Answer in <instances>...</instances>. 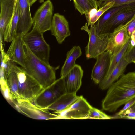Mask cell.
Returning <instances> with one entry per match:
<instances>
[{"instance_id": "8992f818", "label": "cell", "mask_w": 135, "mask_h": 135, "mask_svg": "<svg viewBox=\"0 0 135 135\" xmlns=\"http://www.w3.org/2000/svg\"><path fill=\"white\" fill-rule=\"evenodd\" d=\"M65 93L63 79L60 78L44 89L32 103L39 107L45 109Z\"/></svg>"}, {"instance_id": "5b68a950", "label": "cell", "mask_w": 135, "mask_h": 135, "mask_svg": "<svg viewBox=\"0 0 135 135\" xmlns=\"http://www.w3.org/2000/svg\"><path fill=\"white\" fill-rule=\"evenodd\" d=\"M43 33L34 29L24 36L25 44L35 56L47 63H49L50 45L45 40Z\"/></svg>"}, {"instance_id": "52a82bcc", "label": "cell", "mask_w": 135, "mask_h": 135, "mask_svg": "<svg viewBox=\"0 0 135 135\" xmlns=\"http://www.w3.org/2000/svg\"><path fill=\"white\" fill-rule=\"evenodd\" d=\"M13 104L19 112L31 118L37 120L58 119L57 114L39 107L30 101L21 99L15 101Z\"/></svg>"}, {"instance_id": "603a6c76", "label": "cell", "mask_w": 135, "mask_h": 135, "mask_svg": "<svg viewBox=\"0 0 135 135\" xmlns=\"http://www.w3.org/2000/svg\"><path fill=\"white\" fill-rule=\"evenodd\" d=\"M12 63L7 73L6 81L13 99L17 101L21 99L18 92L17 77L16 72L12 68Z\"/></svg>"}, {"instance_id": "3957f363", "label": "cell", "mask_w": 135, "mask_h": 135, "mask_svg": "<svg viewBox=\"0 0 135 135\" xmlns=\"http://www.w3.org/2000/svg\"><path fill=\"white\" fill-rule=\"evenodd\" d=\"M11 67L17 75L18 92L20 99L32 103L35 98L44 89L22 67L18 66L15 62H13Z\"/></svg>"}, {"instance_id": "e0dca14e", "label": "cell", "mask_w": 135, "mask_h": 135, "mask_svg": "<svg viewBox=\"0 0 135 135\" xmlns=\"http://www.w3.org/2000/svg\"><path fill=\"white\" fill-rule=\"evenodd\" d=\"M23 37L16 36L6 53L11 60L17 63L22 68L24 67L25 57Z\"/></svg>"}, {"instance_id": "30bf717a", "label": "cell", "mask_w": 135, "mask_h": 135, "mask_svg": "<svg viewBox=\"0 0 135 135\" xmlns=\"http://www.w3.org/2000/svg\"><path fill=\"white\" fill-rule=\"evenodd\" d=\"M130 20L125 23L117 27L112 32L110 33L107 51H109L112 54H115L129 40L130 36L128 34L127 28L130 23Z\"/></svg>"}, {"instance_id": "d6a6232c", "label": "cell", "mask_w": 135, "mask_h": 135, "mask_svg": "<svg viewBox=\"0 0 135 135\" xmlns=\"http://www.w3.org/2000/svg\"><path fill=\"white\" fill-rule=\"evenodd\" d=\"M95 6H97V1H95V0H90Z\"/></svg>"}, {"instance_id": "8fae6325", "label": "cell", "mask_w": 135, "mask_h": 135, "mask_svg": "<svg viewBox=\"0 0 135 135\" xmlns=\"http://www.w3.org/2000/svg\"><path fill=\"white\" fill-rule=\"evenodd\" d=\"M19 19L16 36L23 37L29 31L33 25L29 0H18Z\"/></svg>"}, {"instance_id": "4316f807", "label": "cell", "mask_w": 135, "mask_h": 135, "mask_svg": "<svg viewBox=\"0 0 135 135\" xmlns=\"http://www.w3.org/2000/svg\"><path fill=\"white\" fill-rule=\"evenodd\" d=\"M110 2H114L113 7H115L135 3V0H99L97 1L98 9Z\"/></svg>"}, {"instance_id": "ba28073f", "label": "cell", "mask_w": 135, "mask_h": 135, "mask_svg": "<svg viewBox=\"0 0 135 135\" xmlns=\"http://www.w3.org/2000/svg\"><path fill=\"white\" fill-rule=\"evenodd\" d=\"M53 7L50 0L44 2L32 18V29L44 33L50 30L53 17Z\"/></svg>"}, {"instance_id": "2e32d148", "label": "cell", "mask_w": 135, "mask_h": 135, "mask_svg": "<svg viewBox=\"0 0 135 135\" xmlns=\"http://www.w3.org/2000/svg\"><path fill=\"white\" fill-rule=\"evenodd\" d=\"M83 74L80 66L75 64L67 75L62 78L65 93H76L81 85Z\"/></svg>"}, {"instance_id": "4dcf8cb0", "label": "cell", "mask_w": 135, "mask_h": 135, "mask_svg": "<svg viewBox=\"0 0 135 135\" xmlns=\"http://www.w3.org/2000/svg\"><path fill=\"white\" fill-rule=\"evenodd\" d=\"M135 29V13L132 18L130 20V22L128 28V34L130 36L133 31Z\"/></svg>"}, {"instance_id": "6da1fadb", "label": "cell", "mask_w": 135, "mask_h": 135, "mask_svg": "<svg viewBox=\"0 0 135 135\" xmlns=\"http://www.w3.org/2000/svg\"><path fill=\"white\" fill-rule=\"evenodd\" d=\"M135 98V71L124 74L108 88L102 102V109L109 112Z\"/></svg>"}, {"instance_id": "9a60e30c", "label": "cell", "mask_w": 135, "mask_h": 135, "mask_svg": "<svg viewBox=\"0 0 135 135\" xmlns=\"http://www.w3.org/2000/svg\"><path fill=\"white\" fill-rule=\"evenodd\" d=\"M16 0H0V41H3L5 32L10 26L13 17Z\"/></svg>"}, {"instance_id": "ffe728a7", "label": "cell", "mask_w": 135, "mask_h": 135, "mask_svg": "<svg viewBox=\"0 0 135 135\" xmlns=\"http://www.w3.org/2000/svg\"><path fill=\"white\" fill-rule=\"evenodd\" d=\"M82 53L81 49L79 46H74L68 52L66 59L61 69L60 78H64L74 67L76 60Z\"/></svg>"}, {"instance_id": "277c9868", "label": "cell", "mask_w": 135, "mask_h": 135, "mask_svg": "<svg viewBox=\"0 0 135 135\" xmlns=\"http://www.w3.org/2000/svg\"><path fill=\"white\" fill-rule=\"evenodd\" d=\"M87 23L81 28L86 31L89 37L88 42L85 48V55L87 59H95L107 50L110 33L98 35L96 32L95 24L88 27Z\"/></svg>"}, {"instance_id": "9c48e42d", "label": "cell", "mask_w": 135, "mask_h": 135, "mask_svg": "<svg viewBox=\"0 0 135 135\" xmlns=\"http://www.w3.org/2000/svg\"><path fill=\"white\" fill-rule=\"evenodd\" d=\"M92 107L86 100L81 96L66 110L54 113L58 116V119H85L88 118Z\"/></svg>"}, {"instance_id": "f1b7e54d", "label": "cell", "mask_w": 135, "mask_h": 135, "mask_svg": "<svg viewBox=\"0 0 135 135\" xmlns=\"http://www.w3.org/2000/svg\"><path fill=\"white\" fill-rule=\"evenodd\" d=\"M123 57L129 64L135 63V46L132 47L129 44Z\"/></svg>"}, {"instance_id": "5bb4252c", "label": "cell", "mask_w": 135, "mask_h": 135, "mask_svg": "<svg viewBox=\"0 0 135 135\" xmlns=\"http://www.w3.org/2000/svg\"><path fill=\"white\" fill-rule=\"evenodd\" d=\"M112 53L106 51L96 58V62L92 69L91 78L96 84H99L105 76L110 65Z\"/></svg>"}, {"instance_id": "83f0119b", "label": "cell", "mask_w": 135, "mask_h": 135, "mask_svg": "<svg viewBox=\"0 0 135 135\" xmlns=\"http://www.w3.org/2000/svg\"><path fill=\"white\" fill-rule=\"evenodd\" d=\"M87 119H109L112 118V117L108 115L100 110L92 107L90 110Z\"/></svg>"}, {"instance_id": "7a4b0ae2", "label": "cell", "mask_w": 135, "mask_h": 135, "mask_svg": "<svg viewBox=\"0 0 135 135\" xmlns=\"http://www.w3.org/2000/svg\"><path fill=\"white\" fill-rule=\"evenodd\" d=\"M25 57L22 68L29 75L36 80L44 89L56 80V71L59 66L54 67L34 55L25 44Z\"/></svg>"}, {"instance_id": "d6986e66", "label": "cell", "mask_w": 135, "mask_h": 135, "mask_svg": "<svg viewBox=\"0 0 135 135\" xmlns=\"http://www.w3.org/2000/svg\"><path fill=\"white\" fill-rule=\"evenodd\" d=\"M128 64L123 57L109 75L104 78L99 84L100 88L103 90L108 89L113 83L124 74L126 68Z\"/></svg>"}, {"instance_id": "d4e9b609", "label": "cell", "mask_w": 135, "mask_h": 135, "mask_svg": "<svg viewBox=\"0 0 135 135\" xmlns=\"http://www.w3.org/2000/svg\"><path fill=\"white\" fill-rule=\"evenodd\" d=\"M130 39L124 46L117 53L112 54L109 66L104 78L107 77L120 61L125 53L129 45Z\"/></svg>"}, {"instance_id": "4fadbf2b", "label": "cell", "mask_w": 135, "mask_h": 135, "mask_svg": "<svg viewBox=\"0 0 135 135\" xmlns=\"http://www.w3.org/2000/svg\"><path fill=\"white\" fill-rule=\"evenodd\" d=\"M135 13V2L129 4L113 15L106 25L103 34L110 33L113 28L124 24L129 21Z\"/></svg>"}, {"instance_id": "7c38bea8", "label": "cell", "mask_w": 135, "mask_h": 135, "mask_svg": "<svg viewBox=\"0 0 135 135\" xmlns=\"http://www.w3.org/2000/svg\"><path fill=\"white\" fill-rule=\"evenodd\" d=\"M50 31L59 44L70 35L68 21L63 15L58 13L53 16Z\"/></svg>"}, {"instance_id": "7402d4cb", "label": "cell", "mask_w": 135, "mask_h": 135, "mask_svg": "<svg viewBox=\"0 0 135 135\" xmlns=\"http://www.w3.org/2000/svg\"><path fill=\"white\" fill-rule=\"evenodd\" d=\"M129 4L112 7L105 12L95 23L97 33L99 35L102 34L106 25L110 18L116 13Z\"/></svg>"}, {"instance_id": "d590c367", "label": "cell", "mask_w": 135, "mask_h": 135, "mask_svg": "<svg viewBox=\"0 0 135 135\" xmlns=\"http://www.w3.org/2000/svg\"><path fill=\"white\" fill-rule=\"evenodd\" d=\"M134 119H135V118H134Z\"/></svg>"}, {"instance_id": "1f68e13d", "label": "cell", "mask_w": 135, "mask_h": 135, "mask_svg": "<svg viewBox=\"0 0 135 135\" xmlns=\"http://www.w3.org/2000/svg\"><path fill=\"white\" fill-rule=\"evenodd\" d=\"M37 0H29L30 5L31 6H32Z\"/></svg>"}, {"instance_id": "484cf974", "label": "cell", "mask_w": 135, "mask_h": 135, "mask_svg": "<svg viewBox=\"0 0 135 135\" xmlns=\"http://www.w3.org/2000/svg\"><path fill=\"white\" fill-rule=\"evenodd\" d=\"M115 3L110 2L98 9L96 12L90 15L87 21L88 26L95 24L101 16L106 11L110 8L113 7Z\"/></svg>"}, {"instance_id": "e575fe53", "label": "cell", "mask_w": 135, "mask_h": 135, "mask_svg": "<svg viewBox=\"0 0 135 135\" xmlns=\"http://www.w3.org/2000/svg\"><path fill=\"white\" fill-rule=\"evenodd\" d=\"M95 0L96 1H97V0Z\"/></svg>"}, {"instance_id": "cb8c5ba5", "label": "cell", "mask_w": 135, "mask_h": 135, "mask_svg": "<svg viewBox=\"0 0 135 135\" xmlns=\"http://www.w3.org/2000/svg\"><path fill=\"white\" fill-rule=\"evenodd\" d=\"M75 8L81 15H85L87 20L91 11L95 9H98V7L90 0H73Z\"/></svg>"}, {"instance_id": "ac0fdd59", "label": "cell", "mask_w": 135, "mask_h": 135, "mask_svg": "<svg viewBox=\"0 0 135 135\" xmlns=\"http://www.w3.org/2000/svg\"><path fill=\"white\" fill-rule=\"evenodd\" d=\"M75 93H65L45 109L54 111H63L70 107L79 97Z\"/></svg>"}, {"instance_id": "f546056e", "label": "cell", "mask_w": 135, "mask_h": 135, "mask_svg": "<svg viewBox=\"0 0 135 135\" xmlns=\"http://www.w3.org/2000/svg\"><path fill=\"white\" fill-rule=\"evenodd\" d=\"M129 119H134L135 118V102L121 117Z\"/></svg>"}, {"instance_id": "836d02e7", "label": "cell", "mask_w": 135, "mask_h": 135, "mask_svg": "<svg viewBox=\"0 0 135 135\" xmlns=\"http://www.w3.org/2000/svg\"><path fill=\"white\" fill-rule=\"evenodd\" d=\"M44 0H40L39 2L40 3H42L44 2Z\"/></svg>"}, {"instance_id": "44dd1931", "label": "cell", "mask_w": 135, "mask_h": 135, "mask_svg": "<svg viewBox=\"0 0 135 135\" xmlns=\"http://www.w3.org/2000/svg\"><path fill=\"white\" fill-rule=\"evenodd\" d=\"M19 19L18 0H16L14 12L11 25L4 32L3 41L11 42L16 36L17 27Z\"/></svg>"}]
</instances>
